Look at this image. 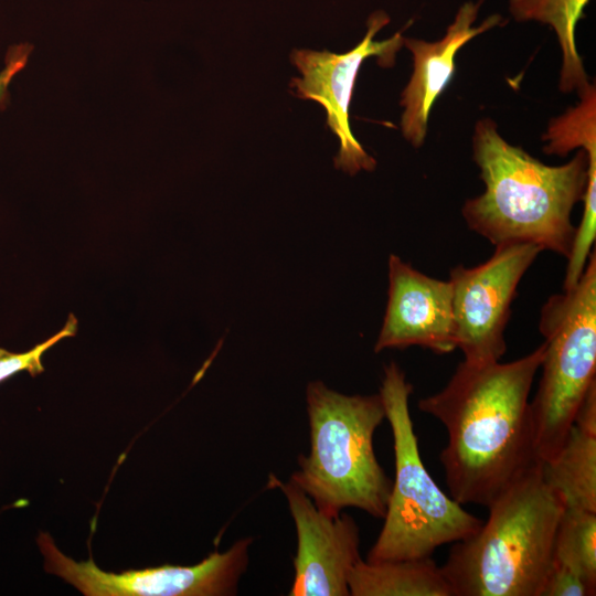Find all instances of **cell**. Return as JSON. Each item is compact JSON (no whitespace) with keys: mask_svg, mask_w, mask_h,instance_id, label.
<instances>
[{"mask_svg":"<svg viewBox=\"0 0 596 596\" xmlns=\"http://www.w3.org/2000/svg\"><path fill=\"white\" fill-rule=\"evenodd\" d=\"M543 354L544 343L511 362L462 361L441 391L419 400L446 428L440 462L458 503L488 508L541 464L529 396Z\"/></svg>","mask_w":596,"mask_h":596,"instance_id":"cell-1","label":"cell"},{"mask_svg":"<svg viewBox=\"0 0 596 596\" xmlns=\"http://www.w3.org/2000/svg\"><path fill=\"white\" fill-rule=\"evenodd\" d=\"M472 151L485 191L461 209L468 227L496 246L529 243L567 258L571 214L587 185V152L562 166L544 164L503 139L488 117L475 125Z\"/></svg>","mask_w":596,"mask_h":596,"instance_id":"cell-2","label":"cell"},{"mask_svg":"<svg viewBox=\"0 0 596 596\" xmlns=\"http://www.w3.org/2000/svg\"><path fill=\"white\" fill-rule=\"evenodd\" d=\"M541 464L490 503L486 522L441 566L453 596H541L564 511Z\"/></svg>","mask_w":596,"mask_h":596,"instance_id":"cell-3","label":"cell"},{"mask_svg":"<svg viewBox=\"0 0 596 596\" xmlns=\"http://www.w3.org/2000/svg\"><path fill=\"white\" fill-rule=\"evenodd\" d=\"M310 453L290 479L323 513L358 508L384 518L392 480L379 464L373 436L385 418L380 394L347 395L312 381L306 390Z\"/></svg>","mask_w":596,"mask_h":596,"instance_id":"cell-4","label":"cell"},{"mask_svg":"<svg viewBox=\"0 0 596 596\" xmlns=\"http://www.w3.org/2000/svg\"><path fill=\"white\" fill-rule=\"evenodd\" d=\"M412 392L397 363L384 366L379 394L393 435L395 478L368 562L429 557L439 546L469 538L483 523L447 496L424 466L408 406Z\"/></svg>","mask_w":596,"mask_h":596,"instance_id":"cell-5","label":"cell"},{"mask_svg":"<svg viewBox=\"0 0 596 596\" xmlns=\"http://www.w3.org/2000/svg\"><path fill=\"white\" fill-rule=\"evenodd\" d=\"M544 338L541 381L530 402L540 462L563 445L575 414L596 383V254L593 249L577 284L551 296L540 312Z\"/></svg>","mask_w":596,"mask_h":596,"instance_id":"cell-6","label":"cell"},{"mask_svg":"<svg viewBox=\"0 0 596 596\" xmlns=\"http://www.w3.org/2000/svg\"><path fill=\"white\" fill-rule=\"evenodd\" d=\"M252 542V538L241 539L225 552L214 551L192 566L163 565L116 574L102 571L92 558L75 562L45 532L38 539L45 571L64 578L86 596L234 595L246 571Z\"/></svg>","mask_w":596,"mask_h":596,"instance_id":"cell-7","label":"cell"},{"mask_svg":"<svg viewBox=\"0 0 596 596\" xmlns=\"http://www.w3.org/2000/svg\"><path fill=\"white\" fill-rule=\"evenodd\" d=\"M389 22L390 17L384 11L373 12L362 41L343 54L308 49H296L290 54L291 63L301 74V77L290 81L292 94L315 100L324 108L327 126L340 142L333 158L334 167L350 175L361 170L373 171L376 167V160L364 150L351 130L349 110L362 63L375 56L381 67H392L404 45L402 30L386 40H374Z\"/></svg>","mask_w":596,"mask_h":596,"instance_id":"cell-8","label":"cell"},{"mask_svg":"<svg viewBox=\"0 0 596 596\" xmlns=\"http://www.w3.org/2000/svg\"><path fill=\"white\" fill-rule=\"evenodd\" d=\"M541 252L529 243L501 244L482 264L450 270L456 343L465 362H497L505 353L511 304L521 278Z\"/></svg>","mask_w":596,"mask_h":596,"instance_id":"cell-9","label":"cell"},{"mask_svg":"<svg viewBox=\"0 0 596 596\" xmlns=\"http://www.w3.org/2000/svg\"><path fill=\"white\" fill-rule=\"evenodd\" d=\"M268 486L284 493L297 533L290 596H348L349 576L360 556V530L347 513L321 512L291 480L270 476Z\"/></svg>","mask_w":596,"mask_h":596,"instance_id":"cell-10","label":"cell"},{"mask_svg":"<svg viewBox=\"0 0 596 596\" xmlns=\"http://www.w3.org/2000/svg\"><path fill=\"white\" fill-rule=\"evenodd\" d=\"M419 345L437 354L457 349L449 280L429 277L392 254L383 324L374 351Z\"/></svg>","mask_w":596,"mask_h":596,"instance_id":"cell-11","label":"cell"},{"mask_svg":"<svg viewBox=\"0 0 596 596\" xmlns=\"http://www.w3.org/2000/svg\"><path fill=\"white\" fill-rule=\"evenodd\" d=\"M482 2H465L445 35L437 41L404 38V45L412 53L413 73L400 102L403 107L401 129L414 148L425 142L430 110L454 76L457 52L475 36L504 24L505 20L494 13L472 26Z\"/></svg>","mask_w":596,"mask_h":596,"instance_id":"cell-12","label":"cell"},{"mask_svg":"<svg viewBox=\"0 0 596 596\" xmlns=\"http://www.w3.org/2000/svg\"><path fill=\"white\" fill-rule=\"evenodd\" d=\"M352 596H453L441 566L429 557L368 562L350 573Z\"/></svg>","mask_w":596,"mask_h":596,"instance_id":"cell-13","label":"cell"},{"mask_svg":"<svg viewBox=\"0 0 596 596\" xmlns=\"http://www.w3.org/2000/svg\"><path fill=\"white\" fill-rule=\"evenodd\" d=\"M540 470L564 509L596 512V433L573 424L560 450L541 462Z\"/></svg>","mask_w":596,"mask_h":596,"instance_id":"cell-14","label":"cell"},{"mask_svg":"<svg viewBox=\"0 0 596 596\" xmlns=\"http://www.w3.org/2000/svg\"><path fill=\"white\" fill-rule=\"evenodd\" d=\"M589 0H509V11L518 22L536 21L554 30L562 51L558 87L579 94L590 83L575 42L577 22Z\"/></svg>","mask_w":596,"mask_h":596,"instance_id":"cell-15","label":"cell"},{"mask_svg":"<svg viewBox=\"0 0 596 596\" xmlns=\"http://www.w3.org/2000/svg\"><path fill=\"white\" fill-rule=\"evenodd\" d=\"M553 556L554 563L578 573L596 589V512L564 509Z\"/></svg>","mask_w":596,"mask_h":596,"instance_id":"cell-16","label":"cell"},{"mask_svg":"<svg viewBox=\"0 0 596 596\" xmlns=\"http://www.w3.org/2000/svg\"><path fill=\"white\" fill-rule=\"evenodd\" d=\"M579 103L553 118L542 140L547 155L566 156L572 150L596 141V86L589 84L579 94Z\"/></svg>","mask_w":596,"mask_h":596,"instance_id":"cell-17","label":"cell"},{"mask_svg":"<svg viewBox=\"0 0 596 596\" xmlns=\"http://www.w3.org/2000/svg\"><path fill=\"white\" fill-rule=\"evenodd\" d=\"M583 202V216L579 225L575 227L567 257L564 289L574 287L579 280L596 237V153H588V177Z\"/></svg>","mask_w":596,"mask_h":596,"instance_id":"cell-18","label":"cell"},{"mask_svg":"<svg viewBox=\"0 0 596 596\" xmlns=\"http://www.w3.org/2000/svg\"><path fill=\"white\" fill-rule=\"evenodd\" d=\"M76 329L77 320L71 315L62 330L26 352L13 353L0 348V382L22 371L29 372L32 376L42 373L44 371L42 356L45 351L60 340L75 336Z\"/></svg>","mask_w":596,"mask_h":596,"instance_id":"cell-19","label":"cell"},{"mask_svg":"<svg viewBox=\"0 0 596 596\" xmlns=\"http://www.w3.org/2000/svg\"><path fill=\"white\" fill-rule=\"evenodd\" d=\"M595 592L578 573L553 562L541 596H592Z\"/></svg>","mask_w":596,"mask_h":596,"instance_id":"cell-20","label":"cell"},{"mask_svg":"<svg viewBox=\"0 0 596 596\" xmlns=\"http://www.w3.org/2000/svg\"><path fill=\"white\" fill-rule=\"evenodd\" d=\"M573 424L585 430L596 433V383L589 387L579 404Z\"/></svg>","mask_w":596,"mask_h":596,"instance_id":"cell-21","label":"cell"},{"mask_svg":"<svg viewBox=\"0 0 596 596\" xmlns=\"http://www.w3.org/2000/svg\"><path fill=\"white\" fill-rule=\"evenodd\" d=\"M26 62V54H21L11 58L6 68L0 73V98L7 91V87L14 75L23 68Z\"/></svg>","mask_w":596,"mask_h":596,"instance_id":"cell-22","label":"cell"}]
</instances>
